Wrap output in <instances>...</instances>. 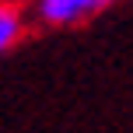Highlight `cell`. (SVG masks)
Returning a JSON list of instances; mask_svg holds the SVG:
<instances>
[{"label":"cell","mask_w":133,"mask_h":133,"mask_svg":"<svg viewBox=\"0 0 133 133\" xmlns=\"http://www.w3.org/2000/svg\"><path fill=\"white\" fill-rule=\"evenodd\" d=\"M112 4L116 0H35V18L60 28V25H77Z\"/></svg>","instance_id":"cell-1"},{"label":"cell","mask_w":133,"mask_h":133,"mask_svg":"<svg viewBox=\"0 0 133 133\" xmlns=\"http://www.w3.org/2000/svg\"><path fill=\"white\" fill-rule=\"evenodd\" d=\"M18 35H21V14L14 7L0 4V56L18 42Z\"/></svg>","instance_id":"cell-2"}]
</instances>
